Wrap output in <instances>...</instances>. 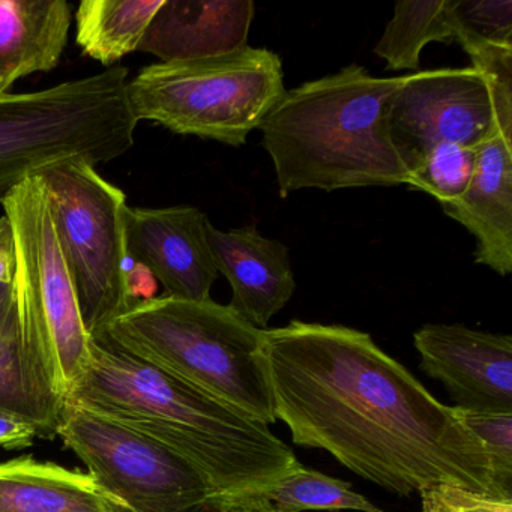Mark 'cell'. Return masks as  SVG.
<instances>
[{
	"instance_id": "1",
	"label": "cell",
	"mask_w": 512,
	"mask_h": 512,
	"mask_svg": "<svg viewBox=\"0 0 512 512\" xmlns=\"http://www.w3.org/2000/svg\"><path fill=\"white\" fill-rule=\"evenodd\" d=\"M275 419L304 448L329 452L398 496L454 484L509 497L464 422L367 332L292 320L263 329Z\"/></svg>"
},
{
	"instance_id": "2",
	"label": "cell",
	"mask_w": 512,
	"mask_h": 512,
	"mask_svg": "<svg viewBox=\"0 0 512 512\" xmlns=\"http://www.w3.org/2000/svg\"><path fill=\"white\" fill-rule=\"evenodd\" d=\"M91 353L67 403L172 449L224 503L262 494L301 466L269 425L104 341H92Z\"/></svg>"
},
{
	"instance_id": "3",
	"label": "cell",
	"mask_w": 512,
	"mask_h": 512,
	"mask_svg": "<svg viewBox=\"0 0 512 512\" xmlns=\"http://www.w3.org/2000/svg\"><path fill=\"white\" fill-rule=\"evenodd\" d=\"M401 79H379L352 64L286 91L259 128L280 196L406 184L388 125Z\"/></svg>"
},
{
	"instance_id": "4",
	"label": "cell",
	"mask_w": 512,
	"mask_h": 512,
	"mask_svg": "<svg viewBox=\"0 0 512 512\" xmlns=\"http://www.w3.org/2000/svg\"><path fill=\"white\" fill-rule=\"evenodd\" d=\"M95 340L166 371L187 385L274 424L263 329L229 305L155 296L134 302Z\"/></svg>"
},
{
	"instance_id": "5",
	"label": "cell",
	"mask_w": 512,
	"mask_h": 512,
	"mask_svg": "<svg viewBox=\"0 0 512 512\" xmlns=\"http://www.w3.org/2000/svg\"><path fill=\"white\" fill-rule=\"evenodd\" d=\"M2 208L16 247L14 307L29 371L62 407L91 364L94 338L65 263L49 193L40 175L14 188Z\"/></svg>"
},
{
	"instance_id": "6",
	"label": "cell",
	"mask_w": 512,
	"mask_h": 512,
	"mask_svg": "<svg viewBox=\"0 0 512 512\" xmlns=\"http://www.w3.org/2000/svg\"><path fill=\"white\" fill-rule=\"evenodd\" d=\"M127 85V68L113 67L43 91L0 95V202L59 164L97 166L127 154L139 125Z\"/></svg>"
},
{
	"instance_id": "7",
	"label": "cell",
	"mask_w": 512,
	"mask_h": 512,
	"mask_svg": "<svg viewBox=\"0 0 512 512\" xmlns=\"http://www.w3.org/2000/svg\"><path fill=\"white\" fill-rule=\"evenodd\" d=\"M286 94L280 56L268 49L200 61L158 62L128 80L137 121L239 148Z\"/></svg>"
},
{
	"instance_id": "8",
	"label": "cell",
	"mask_w": 512,
	"mask_h": 512,
	"mask_svg": "<svg viewBox=\"0 0 512 512\" xmlns=\"http://www.w3.org/2000/svg\"><path fill=\"white\" fill-rule=\"evenodd\" d=\"M95 167L70 161L40 175L83 322L94 340L131 305L127 293L130 206L124 191Z\"/></svg>"
},
{
	"instance_id": "9",
	"label": "cell",
	"mask_w": 512,
	"mask_h": 512,
	"mask_svg": "<svg viewBox=\"0 0 512 512\" xmlns=\"http://www.w3.org/2000/svg\"><path fill=\"white\" fill-rule=\"evenodd\" d=\"M56 434L125 512H218L226 505L193 464L112 419L67 403Z\"/></svg>"
},
{
	"instance_id": "10",
	"label": "cell",
	"mask_w": 512,
	"mask_h": 512,
	"mask_svg": "<svg viewBox=\"0 0 512 512\" xmlns=\"http://www.w3.org/2000/svg\"><path fill=\"white\" fill-rule=\"evenodd\" d=\"M389 134L407 173L439 145L479 148L494 134L512 139V118L475 68L407 74L388 109Z\"/></svg>"
},
{
	"instance_id": "11",
	"label": "cell",
	"mask_w": 512,
	"mask_h": 512,
	"mask_svg": "<svg viewBox=\"0 0 512 512\" xmlns=\"http://www.w3.org/2000/svg\"><path fill=\"white\" fill-rule=\"evenodd\" d=\"M421 370L443 383L457 409L512 415V337L430 323L413 334Z\"/></svg>"
},
{
	"instance_id": "12",
	"label": "cell",
	"mask_w": 512,
	"mask_h": 512,
	"mask_svg": "<svg viewBox=\"0 0 512 512\" xmlns=\"http://www.w3.org/2000/svg\"><path fill=\"white\" fill-rule=\"evenodd\" d=\"M208 218L191 206L128 208L127 250L164 287V296L206 301L218 278Z\"/></svg>"
},
{
	"instance_id": "13",
	"label": "cell",
	"mask_w": 512,
	"mask_h": 512,
	"mask_svg": "<svg viewBox=\"0 0 512 512\" xmlns=\"http://www.w3.org/2000/svg\"><path fill=\"white\" fill-rule=\"evenodd\" d=\"M208 241L218 275L232 287L229 307L257 329H268L296 290L289 248L256 227L229 232L208 223Z\"/></svg>"
},
{
	"instance_id": "14",
	"label": "cell",
	"mask_w": 512,
	"mask_h": 512,
	"mask_svg": "<svg viewBox=\"0 0 512 512\" xmlns=\"http://www.w3.org/2000/svg\"><path fill=\"white\" fill-rule=\"evenodd\" d=\"M254 16L251 0H164L140 52L166 64L232 55L248 47Z\"/></svg>"
},
{
	"instance_id": "15",
	"label": "cell",
	"mask_w": 512,
	"mask_h": 512,
	"mask_svg": "<svg viewBox=\"0 0 512 512\" xmlns=\"http://www.w3.org/2000/svg\"><path fill=\"white\" fill-rule=\"evenodd\" d=\"M443 212L476 239L475 262L506 277L512 272V139L494 134L478 148L463 196Z\"/></svg>"
},
{
	"instance_id": "16",
	"label": "cell",
	"mask_w": 512,
	"mask_h": 512,
	"mask_svg": "<svg viewBox=\"0 0 512 512\" xmlns=\"http://www.w3.org/2000/svg\"><path fill=\"white\" fill-rule=\"evenodd\" d=\"M71 23L67 0H0V76L13 86L22 77L55 70Z\"/></svg>"
},
{
	"instance_id": "17",
	"label": "cell",
	"mask_w": 512,
	"mask_h": 512,
	"mask_svg": "<svg viewBox=\"0 0 512 512\" xmlns=\"http://www.w3.org/2000/svg\"><path fill=\"white\" fill-rule=\"evenodd\" d=\"M0 512H125L89 473L34 457L0 463Z\"/></svg>"
},
{
	"instance_id": "18",
	"label": "cell",
	"mask_w": 512,
	"mask_h": 512,
	"mask_svg": "<svg viewBox=\"0 0 512 512\" xmlns=\"http://www.w3.org/2000/svg\"><path fill=\"white\" fill-rule=\"evenodd\" d=\"M164 0H85L74 13L83 55L113 68L137 52Z\"/></svg>"
},
{
	"instance_id": "19",
	"label": "cell",
	"mask_w": 512,
	"mask_h": 512,
	"mask_svg": "<svg viewBox=\"0 0 512 512\" xmlns=\"http://www.w3.org/2000/svg\"><path fill=\"white\" fill-rule=\"evenodd\" d=\"M457 0H401L386 25L374 53L386 70L416 71L421 52L430 43H457Z\"/></svg>"
},
{
	"instance_id": "20",
	"label": "cell",
	"mask_w": 512,
	"mask_h": 512,
	"mask_svg": "<svg viewBox=\"0 0 512 512\" xmlns=\"http://www.w3.org/2000/svg\"><path fill=\"white\" fill-rule=\"evenodd\" d=\"M64 407L35 382L20 346L16 307L0 326V410L31 422L41 434L56 433Z\"/></svg>"
},
{
	"instance_id": "21",
	"label": "cell",
	"mask_w": 512,
	"mask_h": 512,
	"mask_svg": "<svg viewBox=\"0 0 512 512\" xmlns=\"http://www.w3.org/2000/svg\"><path fill=\"white\" fill-rule=\"evenodd\" d=\"M260 496L277 512H388L352 490L349 482L299 466Z\"/></svg>"
},
{
	"instance_id": "22",
	"label": "cell",
	"mask_w": 512,
	"mask_h": 512,
	"mask_svg": "<svg viewBox=\"0 0 512 512\" xmlns=\"http://www.w3.org/2000/svg\"><path fill=\"white\" fill-rule=\"evenodd\" d=\"M478 148L439 145L407 173L406 185L424 191L443 203L457 200L469 187L475 173Z\"/></svg>"
},
{
	"instance_id": "23",
	"label": "cell",
	"mask_w": 512,
	"mask_h": 512,
	"mask_svg": "<svg viewBox=\"0 0 512 512\" xmlns=\"http://www.w3.org/2000/svg\"><path fill=\"white\" fill-rule=\"evenodd\" d=\"M455 14L458 34L512 46L511 0H457Z\"/></svg>"
},
{
	"instance_id": "24",
	"label": "cell",
	"mask_w": 512,
	"mask_h": 512,
	"mask_svg": "<svg viewBox=\"0 0 512 512\" xmlns=\"http://www.w3.org/2000/svg\"><path fill=\"white\" fill-rule=\"evenodd\" d=\"M461 415L490 455L497 484L512 496V415H478L463 410Z\"/></svg>"
},
{
	"instance_id": "25",
	"label": "cell",
	"mask_w": 512,
	"mask_h": 512,
	"mask_svg": "<svg viewBox=\"0 0 512 512\" xmlns=\"http://www.w3.org/2000/svg\"><path fill=\"white\" fill-rule=\"evenodd\" d=\"M419 497V512H512L509 497L488 496L454 484L431 485Z\"/></svg>"
},
{
	"instance_id": "26",
	"label": "cell",
	"mask_w": 512,
	"mask_h": 512,
	"mask_svg": "<svg viewBox=\"0 0 512 512\" xmlns=\"http://www.w3.org/2000/svg\"><path fill=\"white\" fill-rule=\"evenodd\" d=\"M40 434V430L31 422L0 413V448H28Z\"/></svg>"
},
{
	"instance_id": "27",
	"label": "cell",
	"mask_w": 512,
	"mask_h": 512,
	"mask_svg": "<svg viewBox=\"0 0 512 512\" xmlns=\"http://www.w3.org/2000/svg\"><path fill=\"white\" fill-rule=\"evenodd\" d=\"M127 293L131 304L148 301L155 298L157 293V280L146 266L130 259V268L127 272Z\"/></svg>"
},
{
	"instance_id": "28",
	"label": "cell",
	"mask_w": 512,
	"mask_h": 512,
	"mask_svg": "<svg viewBox=\"0 0 512 512\" xmlns=\"http://www.w3.org/2000/svg\"><path fill=\"white\" fill-rule=\"evenodd\" d=\"M16 272V247L8 218L0 217V284H11Z\"/></svg>"
},
{
	"instance_id": "29",
	"label": "cell",
	"mask_w": 512,
	"mask_h": 512,
	"mask_svg": "<svg viewBox=\"0 0 512 512\" xmlns=\"http://www.w3.org/2000/svg\"><path fill=\"white\" fill-rule=\"evenodd\" d=\"M218 512H275L260 494L244 499L230 500Z\"/></svg>"
},
{
	"instance_id": "30",
	"label": "cell",
	"mask_w": 512,
	"mask_h": 512,
	"mask_svg": "<svg viewBox=\"0 0 512 512\" xmlns=\"http://www.w3.org/2000/svg\"><path fill=\"white\" fill-rule=\"evenodd\" d=\"M14 308V289L13 283L0 284V326L10 316Z\"/></svg>"
},
{
	"instance_id": "31",
	"label": "cell",
	"mask_w": 512,
	"mask_h": 512,
	"mask_svg": "<svg viewBox=\"0 0 512 512\" xmlns=\"http://www.w3.org/2000/svg\"><path fill=\"white\" fill-rule=\"evenodd\" d=\"M11 86L8 85L7 80L4 79V77L0 76V95L7 94L8 89H10Z\"/></svg>"
},
{
	"instance_id": "32",
	"label": "cell",
	"mask_w": 512,
	"mask_h": 512,
	"mask_svg": "<svg viewBox=\"0 0 512 512\" xmlns=\"http://www.w3.org/2000/svg\"><path fill=\"white\" fill-rule=\"evenodd\" d=\"M275 512H277V511H275Z\"/></svg>"
}]
</instances>
